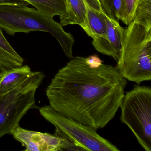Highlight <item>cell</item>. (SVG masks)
I'll return each instance as SVG.
<instances>
[{
  "mask_svg": "<svg viewBox=\"0 0 151 151\" xmlns=\"http://www.w3.org/2000/svg\"><path fill=\"white\" fill-rule=\"evenodd\" d=\"M127 80L96 56H76L58 70L46 90L49 106L96 130L114 119Z\"/></svg>",
  "mask_w": 151,
  "mask_h": 151,
  "instance_id": "6da1fadb",
  "label": "cell"
},
{
  "mask_svg": "<svg viewBox=\"0 0 151 151\" xmlns=\"http://www.w3.org/2000/svg\"><path fill=\"white\" fill-rule=\"evenodd\" d=\"M53 17L43 14L28 6L0 5V28L14 36L17 32H48L59 42L67 57L71 59L75 43L73 36L66 32Z\"/></svg>",
  "mask_w": 151,
  "mask_h": 151,
  "instance_id": "7a4b0ae2",
  "label": "cell"
},
{
  "mask_svg": "<svg viewBox=\"0 0 151 151\" xmlns=\"http://www.w3.org/2000/svg\"><path fill=\"white\" fill-rule=\"evenodd\" d=\"M116 68L126 80L137 85L151 80V29L132 22L124 29Z\"/></svg>",
  "mask_w": 151,
  "mask_h": 151,
  "instance_id": "3957f363",
  "label": "cell"
},
{
  "mask_svg": "<svg viewBox=\"0 0 151 151\" xmlns=\"http://www.w3.org/2000/svg\"><path fill=\"white\" fill-rule=\"evenodd\" d=\"M120 120L133 132L146 151H151V88L135 85L124 94Z\"/></svg>",
  "mask_w": 151,
  "mask_h": 151,
  "instance_id": "277c9868",
  "label": "cell"
},
{
  "mask_svg": "<svg viewBox=\"0 0 151 151\" xmlns=\"http://www.w3.org/2000/svg\"><path fill=\"white\" fill-rule=\"evenodd\" d=\"M45 74L32 72L20 85L0 98V138L11 134L29 109L37 107L35 93Z\"/></svg>",
  "mask_w": 151,
  "mask_h": 151,
  "instance_id": "5b68a950",
  "label": "cell"
},
{
  "mask_svg": "<svg viewBox=\"0 0 151 151\" xmlns=\"http://www.w3.org/2000/svg\"><path fill=\"white\" fill-rule=\"evenodd\" d=\"M39 111L45 119L55 126V135L75 142L86 151H120L117 147L100 136L94 128L63 115L50 106L40 108Z\"/></svg>",
  "mask_w": 151,
  "mask_h": 151,
  "instance_id": "8992f818",
  "label": "cell"
},
{
  "mask_svg": "<svg viewBox=\"0 0 151 151\" xmlns=\"http://www.w3.org/2000/svg\"><path fill=\"white\" fill-rule=\"evenodd\" d=\"M28 151H61V139L55 135L29 130L17 125L11 132Z\"/></svg>",
  "mask_w": 151,
  "mask_h": 151,
  "instance_id": "52a82bcc",
  "label": "cell"
},
{
  "mask_svg": "<svg viewBox=\"0 0 151 151\" xmlns=\"http://www.w3.org/2000/svg\"><path fill=\"white\" fill-rule=\"evenodd\" d=\"M106 35L93 39V45L99 52L112 57L117 62L120 57L124 29L116 22L104 14Z\"/></svg>",
  "mask_w": 151,
  "mask_h": 151,
  "instance_id": "ba28073f",
  "label": "cell"
},
{
  "mask_svg": "<svg viewBox=\"0 0 151 151\" xmlns=\"http://www.w3.org/2000/svg\"><path fill=\"white\" fill-rule=\"evenodd\" d=\"M86 11V26L84 30L93 39L106 35L104 13L100 0H83Z\"/></svg>",
  "mask_w": 151,
  "mask_h": 151,
  "instance_id": "9c48e42d",
  "label": "cell"
},
{
  "mask_svg": "<svg viewBox=\"0 0 151 151\" xmlns=\"http://www.w3.org/2000/svg\"><path fill=\"white\" fill-rule=\"evenodd\" d=\"M32 72L28 65L1 70L0 98L20 85Z\"/></svg>",
  "mask_w": 151,
  "mask_h": 151,
  "instance_id": "30bf717a",
  "label": "cell"
},
{
  "mask_svg": "<svg viewBox=\"0 0 151 151\" xmlns=\"http://www.w3.org/2000/svg\"><path fill=\"white\" fill-rule=\"evenodd\" d=\"M66 11L60 17L62 26L77 24L84 30L86 26V11L83 0H65Z\"/></svg>",
  "mask_w": 151,
  "mask_h": 151,
  "instance_id": "8fae6325",
  "label": "cell"
},
{
  "mask_svg": "<svg viewBox=\"0 0 151 151\" xmlns=\"http://www.w3.org/2000/svg\"><path fill=\"white\" fill-rule=\"evenodd\" d=\"M0 28V70L23 66L24 60L12 47Z\"/></svg>",
  "mask_w": 151,
  "mask_h": 151,
  "instance_id": "7c38bea8",
  "label": "cell"
},
{
  "mask_svg": "<svg viewBox=\"0 0 151 151\" xmlns=\"http://www.w3.org/2000/svg\"><path fill=\"white\" fill-rule=\"evenodd\" d=\"M45 15L62 16L66 11L65 0H24Z\"/></svg>",
  "mask_w": 151,
  "mask_h": 151,
  "instance_id": "4fadbf2b",
  "label": "cell"
},
{
  "mask_svg": "<svg viewBox=\"0 0 151 151\" xmlns=\"http://www.w3.org/2000/svg\"><path fill=\"white\" fill-rule=\"evenodd\" d=\"M132 22L151 29V0H137Z\"/></svg>",
  "mask_w": 151,
  "mask_h": 151,
  "instance_id": "5bb4252c",
  "label": "cell"
},
{
  "mask_svg": "<svg viewBox=\"0 0 151 151\" xmlns=\"http://www.w3.org/2000/svg\"><path fill=\"white\" fill-rule=\"evenodd\" d=\"M103 11L109 18L119 22L122 19L123 0H100Z\"/></svg>",
  "mask_w": 151,
  "mask_h": 151,
  "instance_id": "9a60e30c",
  "label": "cell"
},
{
  "mask_svg": "<svg viewBox=\"0 0 151 151\" xmlns=\"http://www.w3.org/2000/svg\"><path fill=\"white\" fill-rule=\"evenodd\" d=\"M123 12L121 21L128 26L132 22L137 0H123Z\"/></svg>",
  "mask_w": 151,
  "mask_h": 151,
  "instance_id": "2e32d148",
  "label": "cell"
},
{
  "mask_svg": "<svg viewBox=\"0 0 151 151\" xmlns=\"http://www.w3.org/2000/svg\"><path fill=\"white\" fill-rule=\"evenodd\" d=\"M61 139V151H86L84 148L75 142L67 139Z\"/></svg>",
  "mask_w": 151,
  "mask_h": 151,
  "instance_id": "e0dca14e",
  "label": "cell"
},
{
  "mask_svg": "<svg viewBox=\"0 0 151 151\" xmlns=\"http://www.w3.org/2000/svg\"><path fill=\"white\" fill-rule=\"evenodd\" d=\"M0 5L28 6L29 4L24 0H0Z\"/></svg>",
  "mask_w": 151,
  "mask_h": 151,
  "instance_id": "ac0fdd59",
  "label": "cell"
}]
</instances>
